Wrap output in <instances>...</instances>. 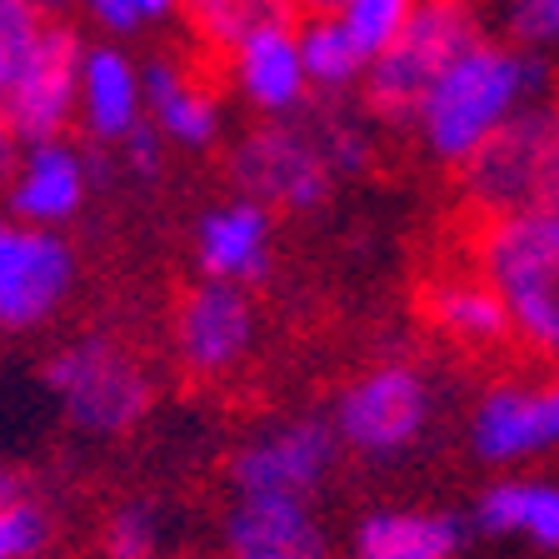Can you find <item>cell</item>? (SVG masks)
Wrapping results in <instances>:
<instances>
[{
    "label": "cell",
    "instance_id": "1",
    "mask_svg": "<svg viewBox=\"0 0 559 559\" xmlns=\"http://www.w3.org/2000/svg\"><path fill=\"white\" fill-rule=\"evenodd\" d=\"M469 265L500 295L514 340L559 360V210L485 215L469 235Z\"/></svg>",
    "mask_w": 559,
    "mask_h": 559
},
{
    "label": "cell",
    "instance_id": "2",
    "mask_svg": "<svg viewBox=\"0 0 559 559\" xmlns=\"http://www.w3.org/2000/svg\"><path fill=\"white\" fill-rule=\"evenodd\" d=\"M40 380L66 425L85 440H120L140 430L160 395V380L145 365V355L110 330H85L56 345L46 355Z\"/></svg>",
    "mask_w": 559,
    "mask_h": 559
},
{
    "label": "cell",
    "instance_id": "3",
    "mask_svg": "<svg viewBox=\"0 0 559 559\" xmlns=\"http://www.w3.org/2000/svg\"><path fill=\"white\" fill-rule=\"evenodd\" d=\"M520 91H524L520 56L475 40V46L430 85V95L419 105L415 130H419V140H425V151L444 165H465L495 130L510 126Z\"/></svg>",
    "mask_w": 559,
    "mask_h": 559
},
{
    "label": "cell",
    "instance_id": "4",
    "mask_svg": "<svg viewBox=\"0 0 559 559\" xmlns=\"http://www.w3.org/2000/svg\"><path fill=\"white\" fill-rule=\"evenodd\" d=\"M235 195L260 200L280 215H310L330 200L340 170L325 151V135L314 120H255L240 130L225 155Z\"/></svg>",
    "mask_w": 559,
    "mask_h": 559
},
{
    "label": "cell",
    "instance_id": "5",
    "mask_svg": "<svg viewBox=\"0 0 559 559\" xmlns=\"http://www.w3.org/2000/svg\"><path fill=\"white\" fill-rule=\"evenodd\" d=\"M475 40H479V31H475V15H469L465 0H419L405 35L384 56H374L370 70H365V85H360L365 105L380 120H390V126H415L430 85Z\"/></svg>",
    "mask_w": 559,
    "mask_h": 559
},
{
    "label": "cell",
    "instance_id": "6",
    "mask_svg": "<svg viewBox=\"0 0 559 559\" xmlns=\"http://www.w3.org/2000/svg\"><path fill=\"white\" fill-rule=\"evenodd\" d=\"M465 190L479 215H520V210H555L559 195V116L510 120L465 160Z\"/></svg>",
    "mask_w": 559,
    "mask_h": 559
},
{
    "label": "cell",
    "instance_id": "7",
    "mask_svg": "<svg viewBox=\"0 0 559 559\" xmlns=\"http://www.w3.org/2000/svg\"><path fill=\"white\" fill-rule=\"evenodd\" d=\"M260 345V305L245 285L190 280L170 310V355L195 384H221L250 365Z\"/></svg>",
    "mask_w": 559,
    "mask_h": 559
},
{
    "label": "cell",
    "instance_id": "8",
    "mask_svg": "<svg viewBox=\"0 0 559 559\" xmlns=\"http://www.w3.org/2000/svg\"><path fill=\"white\" fill-rule=\"evenodd\" d=\"M340 460V435L330 419L314 415H295V419H275L250 430L240 444L230 450V479L235 500H305L330 479Z\"/></svg>",
    "mask_w": 559,
    "mask_h": 559
},
{
    "label": "cell",
    "instance_id": "9",
    "mask_svg": "<svg viewBox=\"0 0 559 559\" xmlns=\"http://www.w3.org/2000/svg\"><path fill=\"white\" fill-rule=\"evenodd\" d=\"M81 255L66 230H40L0 210V335H35L70 305Z\"/></svg>",
    "mask_w": 559,
    "mask_h": 559
},
{
    "label": "cell",
    "instance_id": "10",
    "mask_svg": "<svg viewBox=\"0 0 559 559\" xmlns=\"http://www.w3.org/2000/svg\"><path fill=\"white\" fill-rule=\"evenodd\" d=\"M330 425L340 450H355L360 460H400L430 425V384L405 360L374 365L340 390Z\"/></svg>",
    "mask_w": 559,
    "mask_h": 559
},
{
    "label": "cell",
    "instance_id": "11",
    "mask_svg": "<svg viewBox=\"0 0 559 559\" xmlns=\"http://www.w3.org/2000/svg\"><path fill=\"white\" fill-rule=\"evenodd\" d=\"M100 186V155L81 151L70 135L25 145L15 175L0 186V210L40 230H66L85 215Z\"/></svg>",
    "mask_w": 559,
    "mask_h": 559
},
{
    "label": "cell",
    "instance_id": "12",
    "mask_svg": "<svg viewBox=\"0 0 559 559\" xmlns=\"http://www.w3.org/2000/svg\"><path fill=\"white\" fill-rule=\"evenodd\" d=\"M190 265L200 280H225L255 290L275 265V210L250 195H225L190 225Z\"/></svg>",
    "mask_w": 559,
    "mask_h": 559
},
{
    "label": "cell",
    "instance_id": "13",
    "mask_svg": "<svg viewBox=\"0 0 559 559\" xmlns=\"http://www.w3.org/2000/svg\"><path fill=\"white\" fill-rule=\"evenodd\" d=\"M75 126L95 151H116L145 126V66L126 40H91L81 56Z\"/></svg>",
    "mask_w": 559,
    "mask_h": 559
},
{
    "label": "cell",
    "instance_id": "14",
    "mask_svg": "<svg viewBox=\"0 0 559 559\" xmlns=\"http://www.w3.org/2000/svg\"><path fill=\"white\" fill-rule=\"evenodd\" d=\"M140 66H145V120L170 140V151H215L230 126L221 91L186 56H170V50L145 56Z\"/></svg>",
    "mask_w": 559,
    "mask_h": 559
},
{
    "label": "cell",
    "instance_id": "15",
    "mask_svg": "<svg viewBox=\"0 0 559 559\" xmlns=\"http://www.w3.org/2000/svg\"><path fill=\"white\" fill-rule=\"evenodd\" d=\"M225 85L260 120H290L310 100V75L300 56V25H270L225 56Z\"/></svg>",
    "mask_w": 559,
    "mask_h": 559
},
{
    "label": "cell",
    "instance_id": "16",
    "mask_svg": "<svg viewBox=\"0 0 559 559\" xmlns=\"http://www.w3.org/2000/svg\"><path fill=\"white\" fill-rule=\"evenodd\" d=\"M81 56L85 40L70 21H56L46 50L35 60V70L21 81V91L0 105L15 120V130L25 135V145L35 140H60L75 130V91H81Z\"/></svg>",
    "mask_w": 559,
    "mask_h": 559
},
{
    "label": "cell",
    "instance_id": "17",
    "mask_svg": "<svg viewBox=\"0 0 559 559\" xmlns=\"http://www.w3.org/2000/svg\"><path fill=\"white\" fill-rule=\"evenodd\" d=\"M469 444L489 465H514L559 444V380L545 390H489L469 419Z\"/></svg>",
    "mask_w": 559,
    "mask_h": 559
},
{
    "label": "cell",
    "instance_id": "18",
    "mask_svg": "<svg viewBox=\"0 0 559 559\" xmlns=\"http://www.w3.org/2000/svg\"><path fill=\"white\" fill-rule=\"evenodd\" d=\"M225 559H330V535L305 500H235L221 524Z\"/></svg>",
    "mask_w": 559,
    "mask_h": 559
},
{
    "label": "cell",
    "instance_id": "19",
    "mask_svg": "<svg viewBox=\"0 0 559 559\" xmlns=\"http://www.w3.org/2000/svg\"><path fill=\"white\" fill-rule=\"evenodd\" d=\"M465 524L435 510H370L349 530L355 559H454Z\"/></svg>",
    "mask_w": 559,
    "mask_h": 559
},
{
    "label": "cell",
    "instance_id": "20",
    "mask_svg": "<svg viewBox=\"0 0 559 559\" xmlns=\"http://www.w3.org/2000/svg\"><path fill=\"white\" fill-rule=\"evenodd\" d=\"M425 314L440 335H450L454 345L465 349H495L514 335L510 314H504L500 295L489 290L479 270H460V275H440L430 280V295H425Z\"/></svg>",
    "mask_w": 559,
    "mask_h": 559
},
{
    "label": "cell",
    "instance_id": "21",
    "mask_svg": "<svg viewBox=\"0 0 559 559\" xmlns=\"http://www.w3.org/2000/svg\"><path fill=\"white\" fill-rule=\"evenodd\" d=\"M475 520L485 535H524L539 549H559V485L500 479L479 495Z\"/></svg>",
    "mask_w": 559,
    "mask_h": 559
},
{
    "label": "cell",
    "instance_id": "22",
    "mask_svg": "<svg viewBox=\"0 0 559 559\" xmlns=\"http://www.w3.org/2000/svg\"><path fill=\"white\" fill-rule=\"evenodd\" d=\"M295 15H300V0H186L180 5V21H186L190 40L215 50L221 60L255 31L295 25Z\"/></svg>",
    "mask_w": 559,
    "mask_h": 559
},
{
    "label": "cell",
    "instance_id": "23",
    "mask_svg": "<svg viewBox=\"0 0 559 559\" xmlns=\"http://www.w3.org/2000/svg\"><path fill=\"white\" fill-rule=\"evenodd\" d=\"M300 56H305V75H310V91L335 100V95L365 85V50L349 40V31L340 25V15H310L300 25Z\"/></svg>",
    "mask_w": 559,
    "mask_h": 559
},
{
    "label": "cell",
    "instance_id": "24",
    "mask_svg": "<svg viewBox=\"0 0 559 559\" xmlns=\"http://www.w3.org/2000/svg\"><path fill=\"white\" fill-rule=\"evenodd\" d=\"M60 15L40 0H0V105L21 91V81L35 70Z\"/></svg>",
    "mask_w": 559,
    "mask_h": 559
},
{
    "label": "cell",
    "instance_id": "25",
    "mask_svg": "<svg viewBox=\"0 0 559 559\" xmlns=\"http://www.w3.org/2000/svg\"><path fill=\"white\" fill-rule=\"evenodd\" d=\"M170 545V520L160 500H120L100 524V559H165Z\"/></svg>",
    "mask_w": 559,
    "mask_h": 559
},
{
    "label": "cell",
    "instance_id": "26",
    "mask_svg": "<svg viewBox=\"0 0 559 559\" xmlns=\"http://www.w3.org/2000/svg\"><path fill=\"white\" fill-rule=\"evenodd\" d=\"M105 40H135V35L165 31L170 21H180L186 0H70Z\"/></svg>",
    "mask_w": 559,
    "mask_h": 559
},
{
    "label": "cell",
    "instance_id": "27",
    "mask_svg": "<svg viewBox=\"0 0 559 559\" xmlns=\"http://www.w3.org/2000/svg\"><path fill=\"white\" fill-rule=\"evenodd\" d=\"M415 5L419 0H345L335 15L349 31V40L365 50V60H374L405 35V25L415 21Z\"/></svg>",
    "mask_w": 559,
    "mask_h": 559
},
{
    "label": "cell",
    "instance_id": "28",
    "mask_svg": "<svg viewBox=\"0 0 559 559\" xmlns=\"http://www.w3.org/2000/svg\"><path fill=\"white\" fill-rule=\"evenodd\" d=\"M56 539V514L40 500L21 495L0 510V559H40Z\"/></svg>",
    "mask_w": 559,
    "mask_h": 559
},
{
    "label": "cell",
    "instance_id": "29",
    "mask_svg": "<svg viewBox=\"0 0 559 559\" xmlns=\"http://www.w3.org/2000/svg\"><path fill=\"white\" fill-rule=\"evenodd\" d=\"M116 160H120V170H126L130 180H140V186H155V180L165 175V160H170V140H165L160 130L145 120L135 135H126L116 145Z\"/></svg>",
    "mask_w": 559,
    "mask_h": 559
},
{
    "label": "cell",
    "instance_id": "30",
    "mask_svg": "<svg viewBox=\"0 0 559 559\" xmlns=\"http://www.w3.org/2000/svg\"><path fill=\"white\" fill-rule=\"evenodd\" d=\"M514 35L559 40V0H514Z\"/></svg>",
    "mask_w": 559,
    "mask_h": 559
},
{
    "label": "cell",
    "instance_id": "31",
    "mask_svg": "<svg viewBox=\"0 0 559 559\" xmlns=\"http://www.w3.org/2000/svg\"><path fill=\"white\" fill-rule=\"evenodd\" d=\"M21 155H25V135L15 130V120L0 110V186L15 175V165H21Z\"/></svg>",
    "mask_w": 559,
    "mask_h": 559
},
{
    "label": "cell",
    "instance_id": "32",
    "mask_svg": "<svg viewBox=\"0 0 559 559\" xmlns=\"http://www.w3.org/2000/svg\"><path fill=\"white\" fill-rule=\"evenodd\" d=\"M11 500H21V479H15V469L0 460V510H5Z\"/></svg>",
    "mask_w": 559,
    "mask_h": 559
},
{
    "label": "cell",
    "instance_id": "33",
    "mask_svg": "<svg viewBox=\"0 0 559 559\" xmlns=\"http://www.w3.org/2000/svg\"><path fill=\"white\" fill-rule=\"evenodd\" d=\"M345 0H300V11H310V15H335Z\"/></svg>",
    "mask_w": 559,
    "mask_h": 559
},
{
    "label": "cell",
    "instance_id": "34",
    "mask_svg": "<svg viewBox=\"0 0 559 559\" xmlns=\"http://www.w3.org/2000/svg\"><path fill=\"white\" fill-rule=\"evenodd\" d=\"M555 210H559V195H555Z\"/></svg>",
    "mask_w": 559,
    "mask_h": 559
}]
</instances>
